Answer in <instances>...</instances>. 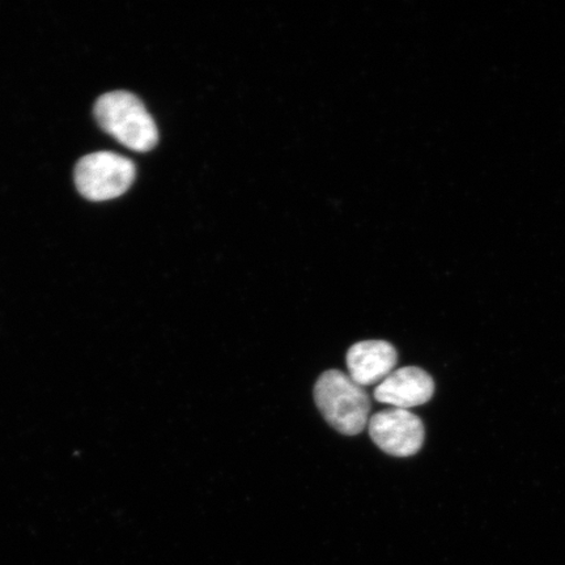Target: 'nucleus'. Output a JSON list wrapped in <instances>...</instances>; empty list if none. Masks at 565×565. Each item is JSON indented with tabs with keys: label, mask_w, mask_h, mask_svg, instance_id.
Masks as SVG:
<instances>
[{
	"label": "nucleus",
	"mask_w": 565,
	"mask_h": 565,
	"mask_svg": "<svg viewBox=\"0 0 565 565\" xmlns=\"http://www.w3.org/2000/svg\"><path fill=\"white\" fill-rule=\"evenodd\" d=\"M95 117L103 130L132 151L148 152L157 147V124L143 103L126 90L109 92L98 98Z\"/></svg>",
	"instance_id": "obj_1"
},
{
	"label": "nucleus",
	"mask_w": 565,
	"mask_h": 565,
	"mask_svg": "<svg viewBox=\"0 0 565 565\" xmlns=\"http://www.w3.org/2000/svg\"><path fill=\"white\" fill-rule=\"evenodd\" d=\"M315 399L323 418L345 436L362 434L371 412V402L364 387L353 383L341 371L321 374L315 387Z\"/></svg>",
	"instance_id": "obj_2"
},
{
	"label": "nucleus",
	"mask_w": 565,
	"mask_h": 565,
	"mask_svg": "<svg viewBox=\"0 0 565 565\" xmlns=\"http://www.w3.org/2000/svg\"><path fill=\"white\" fill-rule=\"evenodd\" d=\"M136 166L121 154H87L75 168V185L89 201L102 202L124 195L136 180Z\"/></svg>",
	"instance_id": "obj_3"
},
{
	"label": "nucleus",
	"mask_w": 565,
	"mask_h": 565,
	"mask_svg": "<svg viewBox=\"0 0 565 565\" xmlns=\"http://www.w3.org/2000/svg\"><path fill=\"white\" fill-rule=\"evenodd\" d=\"M374 444L393 457H412L422 449L426 430L418 416L408 409L387 408L370 420Z\"/></svg>",
	"instance_id": "obj_4"
},
{
	"label": "nucleus",
	"mask_w": 565,
	"mask_h": 565,
	"mask_svg": "<svg viewBox=\"0 0 565 565\" xmlns=\"http://www.w3.org/2000/svg\"><path fill=\"white\" fill-rule=\"evenodd\" d=\"M434 393V380L426 371L418 366H405L388 374L374 388V398L381 404L407 409L427 404Z\"/></svg>",
	"instance_id": "obj_5"
},
{
	"label": "nucleus",
	"mask_w": 565,
	"mask_h": 565,
	"mask_svg": "<svg viewBox=\"0 0 565 565\" xmlns=\"http://www.w3.org/2000/svg\"><path fill=\"white\" fill-rule=\"evenodd\" d=\"M397 360V351L391 343L364 341L353 344L348 353L350 377L362 387L383 383L393 372Z\"/></svg>",
	"instance_id": "obj_6"
}]
</instances>
